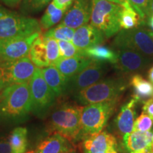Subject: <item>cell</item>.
<instances>
[{
  "mask_svg": "<svg viewBox=\"0 0 153 153\" xmlns=\"http://www.w3.org/2000/svg\"><path fill=\"white\" fill-rule=\"evenodd\" d=\"M101 30L91 24H85L75 29L72 43L81 51L100 45L105 40Z\"/></svg>",
  "mask_w": 153,
  "mask_h": 153,
  "instance_id": "9a60e30c",
  "label": "cell"
},
{
  "mask_svg": "<svg viewBox=\"0 0 153 153\" xmlns=\"http://www.w3.org/2000/svg\"><path fill=\"white\" fill-rule=\"evenodd\" d=\"M117 60L115 68L123 73H137L148 68L152 60L142 53L128 48H116Z\"/></svg>",
  "mask_w": 153,
  "mask_h": 153,
  "instance_id": "7c38bea8",
  "label": "cell"
},
{
  "mask_svg": "<svg viewBox=\"0 0 153 153\" xmlns=\"http://www.w3.org/2000/svg\"><path fill=\"white\" fill-rule=\"evenodd\" d=\"M6 5L11 7H14L21 2L22 0H1Z\"/></svg>",
  "mask_w": 153,
  "mask_h": 153,
  "instance_id": "8d00e7d4",
  "label": "cell"
},
{
  "mask_svg": "<svg viewBox=\"0 0 153 153\" xmlns=\"http://www.w3.org/2000/svg\"><path fill=\"white\" fill-rule=\"evenodd\" d=\"M131 153H151L150 151H141V152H131Z\"/></svg>",
  "mask_w": 153,
  "mask_h": 153,
  "instance_id": "7bdbcfd3",
  "label": "cell"
},
{
  "mask_svg": "<svg viewBox=\"0 0 153 153\" xmlns=\"http://www.w3.org/2000/svg\"><path fill=\"white\" fill-rule=\"evenodd\" d=\"M85 55L92 60L114 65L117 60L116 51L104 45H97L84 51Z\"/></svg>",
  "mask_w": 153,
  "mask_h": 153,
  "instance_id": "7402d4cb",
  "label": "cell"
},
{
  "mask_svg": "<svg viewBox=\"0 0 153 153\" xmlns=\"http://www.w3.org/2000/svg\"><path fill=\"white\" fill-rule=\"evenodd\" d=\"M137 102L136 99L133 98L124 104L115 120L116 130L120 138L123 140V143H125L128 135L133 131Z\"/></svg>",
  "mask_w": 153,
  "mask_h": 153,
  "instance_id": "2e32d148",
  "label": "cell"
},
{
  "mask_svg": "<svg viewBox=\"0 0 153 153\" xmlns=\"http://www.w3.org/2000/svg\"><path fill=\"white\" fill-rule=\"evenodd\" d=\"M74 150L71 142L58 133H54L42 140L34 153H62Z\"/></svg>",
  "mask_w": 153,
  "mask_h": 153,
  "instance_id": "e0dca14e",
  "label": "cell"
},
{
  "mask_svg": "<svg viewBox=\"0 0 153 153\" xmlns=\"http://www.w3.org/2000/svg\"><path fill=\"white\" fill-rule=\"evenodd\" d=\"M130 85L133 88V98L144 103L150 99H153V85L140 74H134L130 80Z\"/></svg>",
  "mask_w": 153,
  "mask_h": 153,
  "instance_id": "44dd1931",
  "label": "cell"
},
{
  "mask_svg": "<svg viewBox=\"0 0 153 153\" xmlns=\"http://www.w3.org/2000/svg\"><path fill=\"white\" fill-rule=\"evenodd\" d=\"M119 99L82 106L81 139L98 133L106 126Z\"/></svg>",
  "mask_w": 153,
  "mask_h": 153,
  "instance_id": "5b68a950",
  "label": "cell"
},
{
  "mask_svg": "<svg viewBox=\"0 0 153 153\" xmlns=\"http://www.w3.org/2000/svg\"><path fill=\"white\" fill-rule=\"evenodd\" d=\"M153 126V119L148 115L143 112L135 120L133 126V131L147 132L150 131Z\"/></svg>",
  "mask_w": 153,
  "mask_h": 153,
  "instance_id": "4dcf8cb0",
  "label": "cell"
},
{
  "mask_svg": "<svg viewBox=\"0 0 153 153\" xmlns=\"http://www.w3.org/2000/svg\"><path fill=\"white\" fill-rule=\"evenodd\" d=\"M74 0H53L52 3L55 7L63 11H65L70 9Z\"/></svg>",
  "mask_w": 153,
  "mask_h": 153,
  "instance_id": "d6a6232c",
  "label": "cell"
},
{
  "mask_svg": "<svg viewBox=\"0 0 153 153\" xmlns=\"http://www.w3.org/2000/svg\"><path fill=\"white\" fill-rule=\"evenodd\" d=\"M41 28L36 19L13 12L0 5V40L41 33Z\"/></svg>",
  "mask_w": 153,
  "mask_h": 153,
  "instance_id": "8992f818",
  "label": "cell"
},
{
  "mask_svg": "<svg viewBox=\"0 0 153 153\" xmlns=\"http://www.w3.org/2000/svg\"><path fill=\"white\" fill-rule=\"evenodd\" d=\"M51 0H24L23 8L26 12H37L43 9Z\"/></svg>",
  "mask_w": 153,
  "mask_h": 153,
  "instance_id": "1f68e13d",
  "label": "cell"
},
{
  "mask_svg": "<svg viewBox=\"0 0 153 153\" xmlns=\"http://www.w3.org/2000/svg\"><path fill=\"white\" fill-rule=\"evenodd\" d=\"M65 11L55 7L51 2L47 7L45 13L40 21L41 27L43 29L52 28L55 24H58L64 17Z\"/></svg>",
  "mask_w": 153,
  "mask_h": 153,
  "instance_id": "d4e9b609",
  "label": "cell"
},
{
  "mask_svg": "<svg viewBox=\"0 0 153 153\" xmlns=\"http://www.w3.org/2000/svg\"><path fill=\"white\" fill-rule=\"evenodd\" d=\"M36 68L28 57L15 60H0V94L9 86L29 82Z\"/></svg>",
  "mask_w": 153,
  "mask_h": 153,
  "instance_id": "52a82bcc",
  "label": "cell"
},
{
  "mask_svg": "<svg viewBox=\"0 0 153 153\" xmlns=\"http://www.w3.org/2000/svg\"><path fill=\"white\" fill-rule=\"evenodd\" d=\"M108 1L118 4L122 6L126 9H133L129 2V0H108Z\"/></svg>",
  "mask_w": 153,
  "mask_h": 153,
  "instance_id": "d590c367",
  "label": "cell"
},
{
  "mask_svg": "<svg viewBox=\"0 0 153 153\" xmlns=\"http://www.w3.org/2000/svg\"><path fill=\"white\" fill-rule=\"evenodd\" d=\"M106 153H117V152H116V149L113 148V149H111L110 150H108Z\"/></svg>",
  "mask_w": 153,
  "mask_h": 153,
  "instance_id": "ab89813d",
  "label": "cell"
},
{
  "mask_svg": "<svg viewBox=\"0 0 153 153\" xmlns=\"http://www.w3.org/2000/svg\"><path fill=\"white\" fill-rule=\"evenodd\" d=\"M44 43L47 49L48 58L50 65H54L60 57V49L57 41L52 38L43 36Z\"/></svg>",
  "mask_w": 153,
  "mask_h": 153,
  "instance_id": "f546056e",
  "label": "cell"
},
{
  "mask_svg": "<svg viewBox=\"0 0 153 153\" xmlns=\"http://www.w3.org/2000/svg\"><path fill=\"white\" fill-rule=\"evenodd\" d=\"M117 141L112 134L106 131L89 135L83 139L84 153H106L111 149H116Z\"/></svg>",
  "mask_w": 153,
  "mask_h": 153,
  "instance_id": "5bb4252c",
  "label": "cell"
},
{
  "mask_svg": "<svg viewBox=\"0 0 153 153\" xmlns=\"http://www.w3.org/2000/svg\"><path fill=\"white\" fill-rule=\"evenodd\" d=\"M143 112L153 119V99H150L143 103Z\"/></svg>",
  "mask_w": 153,
  "mask_h": 153,
  "instance_id": "e575fe53",
  "label": "cell"
},
{
  "mask_svg": "<svg viewBox=\"0 0 153 153\" xmlns=\"http://www.w3.org/2000/svg\"><path fill=\"white\" fill-rule=\"evenodd\" d=\"M152 140V131L142 132L133 131L128 135L124 145L130 153L141 151L151 152Z\"/></svg>",
  "mask_w": 153,
  "mask_h": 153,
  "instance_id": "ffe728a7",
  "label": "cell"
},
{
  "mask_svg": "<svg viewBox=\"0 0 153 153\" xmlns=\"http://www.w3.org/2000/svg\"><path fill=\"white\" fill-rule=\"evenodd\" d=\"M91 61V59L85 56L60 58L54 66L70 80L89 65Z\"/></svg>",
  "mask_w": 153,
  "mask_h": 153,
  "instance_id": "ac0fdd59",
  "label": "cell"
},
{
  "mask_svg": "<svg viewBox=\"0 0 153 153\" xmlns=\"http://www.w3.org/2000/svg\"><path fill=\"white\" fill-rule=\"evenodd\" d=\"M28 56L36 68H43L50 66L46 46L44 43L43 36L40 35L33 42Z\"/></svg>",
  "mask_w": 153,
  "mask_h": 153,
  "instance_id": "603a6c76",
  "label": "cell"
},
{
  "mask_svg": "<svg viewBox=\"0 0 153 153\" xmlns=\"http://www.w3.org/2000/svg\"><path fill=\"white\" fill-rule=\"evenodd\" d=\"M113 46L128 48L142 53L153 60V41L148 33V29L135 28L129 30H120L115 37Z\"/></svg>",
  "mask_w": 153,
  "mask_h": 153,
  "instance_id": "ba28073f",
  "label": "cell"
},
{
  "mask_svg": "<svg viewBox=\"0 0 153 153\" xmlns=\"http://www.w3.org/2000/svg\"><path fill=\"white\" fill-rule=\"evenodd\" d=\"M28 131L24 127H17L8 137L12 153H24L27 148Z\"/></svg>",
  "mask_w": 153,
  "mask_h": 153,
  "instance_id": "cb8c5ba5",
  "label": "cell"
},
{
  "mask_svg": "<svg viewBox=\"0 0 153 153\" xmlns=\"http://www.w3.org/2000/svg\"><path fill=\"white\" fill-rule=\"evenodd\" d=\"M151 1L152 0H129L131 7L137 13L144 24L148 22L149 19L152 17Z\"/></svg>",
  "mask_w": 153,
  "mask_h": 153,
  "instance_id": "83f0119b",
  "label": "cell"
},
{
  "mask_svg": "<svg viewBox=\"0 0 153 153\" xmlns=\"http://www.w3.org/2000/svg\"><path fill=\"white\" fill-rule=\"evenodd\" d=\"M123 7L108 0H91L90 24L108 38L120 30V18Z\"/></svg>",
  "mask_w": 153,
  "mask_h": 153,
  "instance_id": "3957f363",
  "label": "cell"
},
{
  "mask_svg": "<svg viewBox=\"0 0 153 153\" xmlns=\"http://www.w3.org/2000/svg\"><path fill=\"white\" fill-rule=\"evenodd\" d=\"M148 33H149V35H150V36L151 37V38H152V41H153V31H152V30L148 29Z\"/></svg>",
  "mask_w": 153,
  "mask_h": 153,
  "instance_id": "60d3db41",
  "label": "cell"
},
{
  "mask_svg": "<svg viewBox=\"0 0 153 153\" xmlns=\"http://www.w3.org/2000/svg\"><path fill=\"white\" fill-rule=\"evenodd\" d=\"M0 153H12L8 137H0Z\"/></svg>",
  "mask_w": 153,
  "mask_h": 153,
  "instance_id": "836d02e7",
  "label": "cell"
},
{
  "mask_svg": "<svg viewBox=\"0 0 153 153\" xmlns=\"http://www.w3.org/2000/svg\"><path fill=\"white\" fill-rule=\"evenodd\" d=\"M41 35L36 33L28 36L0 40V60H15L29 55L33 42Z\"/></svg>",
  "mask_w": 153,
  "mask_h": 153,
  "instance_id": "30bf717a",
  "label": "cell"
},
{
  "mask_svg": "<svg viewBox=\"0 0 153 153\" xmlns=\"http://www.w3.org/2000/svg\"><path fill=\"white\" fill-rule=\"evenodd\" d=\"M41 72L55 97H60L68 90L69 80L54 65L41 68Z\"/></svg>",
  "mask_w": 153,
  "mask_h": 153,
  "instance_id": "d6986e66",
  "label": "cell"
},
{
  "mask_svg": "<svg viewBox=\"0 0 153 153\" xmlns=\"http://www.w3.org/2000/svg\"><path fill=\"white\" fill-rule=\"evenodd\" d=\"M28 84L31 97L32 108H34L37 111L45 110L53 104L56 97L44 79L41 68H36Z\"/></svg>",
  "mask_w": 153,
  "mask_h": 153,
  "instance_id": "9c48e42d",
  "label": "cell"
},
{
  "mask_svg": "<svg viewBox=\"0 0 153 153\" xmlns=\"http://www.w3.org/2000/svg\"><path fill=\"white\" fill-rule=\"evenodd\" d=\"M148 23H149V25H150V26L151 28L153 29V16L151 17V18L149 19L148 21Z\"/></svg>",
  "mask_w": 153,
  "mask_h": 153,
  "instance_id": "f35d334b",
  "label": "cell"
},
{
  "mask_svg": "<svg viewBox=\"0 0 153 153\" xmlns=\"http://www.w3.org/2000/svg\"><path fill=\"white\" fill-rule=\"evenodd\" d=\"M128 87L124 77L112 76L100 81L74 94V97L80 104H97L119 99Z\"/></svg>",
  "mask_w": 153,
  "mask_h": 153,
  "instance_id": "6da1fadb",
  "label": "cell"
},
{
  "mask_svg": "<svg viewBox=\"0 0 153 153\" xmlns=\"http://www.w3.org/2000/svg\"><path fill=\"white\" fill-rule=\"evenodd\" d=\"M145 24L137 13L133 9L123 7L120 18V30H129L137 28L140 25Z\"/></svg>",
  "mask_w": 153,
  "mask_h": 153,
  "instance_id": "484cf974",
  "label": "cell"
},
{
  "mask_svg": "<svg viewBox=\"0 0 153 153\" xmlns=\"http://www.w3.org/2000/svg\"><path fill=\"white\" fill-rule=\"evenodd\" d=\"M74 31H75L74 29L60 24L55 27L49 29L43 36L52 38L57 41L72 42Z\"/></svg>",
  "mask_w": 153,
  "mask_h": 153,
  "instance_id": "4316f807",
  "label": "cell"
},
{
  "mask_svg": "<svg viewBox=\"0 0 153 153\" xmlns=\"http://www.w3.org/2000/svg\"><path fill=\"white\" fill-rule=\"evenodd\" d=\"M148 79L150 80V82L153 85V66L148 71Z\"/></svg>",
  "mask_w": 153,
  "mask_h": 153,
  "instance_id": "74e56055",
  "label": "cell"
},
{
  "mask_svg": "<svg viewBox=\"0 0 153 153\" xmlns=\"http://www.w3.org/2000/svg\"><path fill=\"white\" fill-rule=\"evenodd\" d=\"M57 43H58L59 49H60V58L85 56L84 51L78 49L72 43V42L57 41Z\"/></svg>",
  "mask_w": 153,
  "mask_h": 153,
  "instance_id": "f1b7e54d",
  "label": "cell"
},
{
  "mask_svg": "<svg viewBox=\"0 0 153 153\" xmlns=\"http://www.w3.org/2000/svg\"><path fill=\"white\" fill-rule=\"evenodd\" d=\"M62 153H76L75 150H72L71 151H68V152H62Z\"/></svg>",
  "mask_w": 153,
  "mask_h": 153,
  "instance_id": "ee69618b",
  "label": "cell"
},
{
  "mask_svg": "<svg viewBox=\"0 0 153 153\" xmlns=\"http://www.w3.org/2000/svg\"><path fill=\"white\" fill-rule=\"evenodd\" d=\"M151 15L153 16V0L151 1Z\"/></svg>",
  "mask_w": 153,
  "mask_h": 153,
  "instance_id": "b9f144b4",
  "label": "cell"
},
{
  "mask_svg": "<svg viewBox=\"0 0 153 153\" xmlns=\"http://www.w3.org/2000/svg\"><path fill=\"white\" fill-rule=\"evenodd\" d=\"M107 68L104 62L92 60L82 71L69 80L68 89L76 94L101 80Z\"/></svg>",
  "mask_w": 153,
  "mask_h": 153,
  "instance_id": "8fae6325",
  "label": "cell"
},
{
  "mask_svg": "<svg viewBox=\"0 0 153 153\" xmlns=\"http://www.w3.org/2000/svg\"><path fill=\"white\" fill-rule=\"evenodd\" d=\"M151 153H153V140H152V145H151Z\"/></svg>",
  "mask_w": 153,
  "mask_h": 153,
  "instance_id": "f6af8a7d",
  "label": "cell"
},
{
  "mask_svg": "<svg viewBox=\"0 0 153 153\" xmlns=\"http://www.w3.org/2000/svg\"><path fill=\"white\" fill-rule=\"evenodd\" d=\"M82 106L65 105L52 113L49 120L50 131L58 133L70 142L81 140Z\"/></svg>",
  "mask_w": 153,
  "mask_h": 153,
  "instance_id": "277c9868",
  "label": "cell"
},
{
  "mask_svg": "<svg viewBox=\"0 0 153 153\" xmlns=\"http://www.w3.org/2000/svg\"><path fill=\"white\" fill-rule=\"evenodd\" d=\"M32 109L28 82L15 84L0 94V116L4 118L22 117Z\"/></svg>",
  "mask_w": 153,
  "mask_h": 153,
  "instance_id": "7a4b0ae2",
  "label": "cell"
},
{
  "mask_svg": "<svg viewBox=\"0 0 153 153\" xmlns=\"http://www.w3.org/2000/svg\"><path fill=\"white\" fill-rule=\"evenodd\" d=\"M91 0H74L60 24L72 29H76L90 21Z\"/></svg>",
  "mask_w": 153,
  "mask_h": 153,
  "instance_id": "4fadbf2b",
  "label": "cell"
}]
</instances>
